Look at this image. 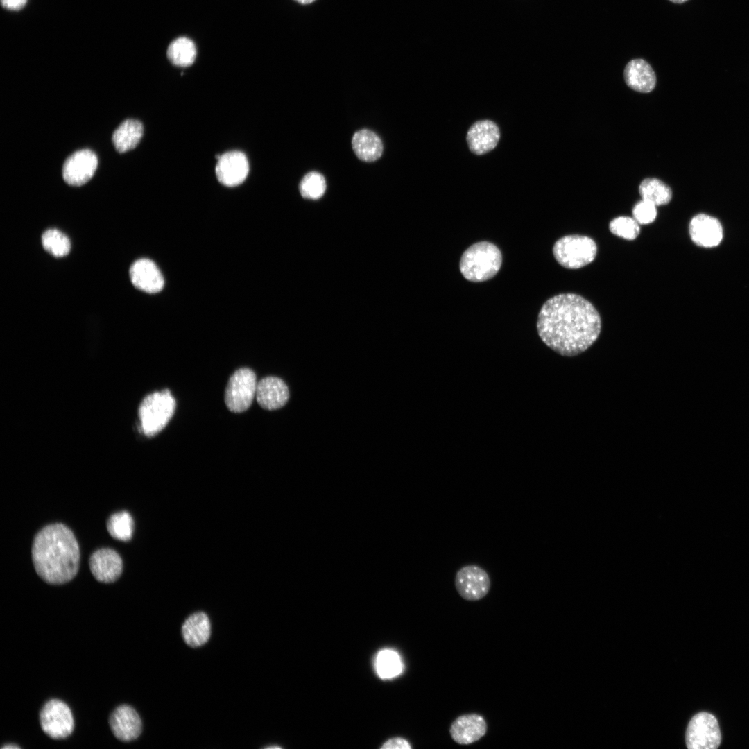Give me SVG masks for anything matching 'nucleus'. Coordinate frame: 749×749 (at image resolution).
Listing matches in <instances>:
<instances>
[{
    "label": "nucleus",
    "mask_w": 749,
    "mask_h": 749,
    "mask_svg": "<svg viewBox=\"0 0 749 749\" xmlns=\"http://www.w3.org/2000/svg\"><path fill=\"white\" fill-rule=\"evenodd\" d=\"M542 341L560 355L573 356L598 338L601 320L594 305L575 293H562L542 305L537 322Z\"/></svg>",
    "instance_id": "1"
},
{
    "label": "nucleus",
    "mask_w": 749,
    "mask_h": 749,
    "mask_svg": "<svg viewBox=\"0 0 749 749\" xmlns=\"http://www.w3.org/2000/svg\"><path fill=\"white\" fill-rule=\"evenodd\" d=\"M31 554L37 574L49 584L68 583L78 573L79 546L72 531L63 524H51L40 530L33 539Z\"/></svg>",
    "instance_id": "2"
},
{
    "label": "nucleus",
    "mask_w": 749,
    "mask_h": 749,
    "mask_svg": "<svg viewBox=\"0 0 749 749\" xmlns=\"http://www.w3.org/2000/svg\"><path fill=\"white\" fill-rule=\"evenodd\" d=\"M502 256L493 243L481 241L470 246L460 261V270L471 282H480L493 277L501 268Z\"/></svg>",
    "instance_id": "3"
},
{
    "label": "nucleus",
    "mask_w": 749,
    "mask_h": 749,
    "mask_svg": "<svg viewBox=\"0 0 749 749\" xmlns=\"http://www.w3.org/2000/svg\"><path fill=\"white\" fill-rule=\"evenodd\" d=\"M175 407V400L168 389L146 395L138 408L141 433L146 437L159 433L173 417Z\"/></svg>",
    "instance_id": "4"
},
{
    "label": "nucleus",
    "mask_w": 749,
    "mask_h": 749,
    "mask_svg": "<svg viewBox=\"0 0 749 749\" xmlns=\"http://www.w3.org/2000/svg\"><path fill=\"white\" fill-rule=\"evenodd\" d=\"M595 241L586 236L568 235L558 239L553 247L557 261L563 267L576 269L590 264L596 255Z\"/></svg>",
    "instance_id": "5"
},
{
    "label": "nucleus",
    "mask_w": 749,
    "mask_h": 749,
    "mask_svg": "<svg viewBox=\"0 0 749 749\" xmlns=\"http://www.w3.org/2000/svg\"><path fill=\"white\" fill-rule=\"evenodd\" d=\"M257 377L249 368L236 370L230 377L225 390L224 400L227 408L232 413L247 411L256 395Z\"/></svg>",
    "instance_id": "6"
},
{
    "label": "nucleus",
    "mask_w": 749,
    "mask_h": 749,
    "mask_svg": "<svg viewBox=\"0 0 749 749\" xmlns=\"http://www.w3.org/2000/svg\"><path fill=\"white\" fill-rule=\"evenodd\" d=\"M721 741L719 724L713 714L701 712L691 718L685 734L689 749H716Z\"/></svg>",
    "instance_id": "7"
},
{
    "label": "nucleus",
    "mask_w": 749,
    "mask_h": 749,
    "mask_svg": "<svg viewBox=\"0 0 749 749\" xmlns=\"http://www.w3.org/2000/svg\"><path fill=\"white\" fill-rule=\"evenodd\" d=\"M40 721L44 733L55 739L69 737L74 728L70 708L58 699H51L44 704L40 713Z\"/></svg>",
    "instance_id": "8"
},
{
    "label": "nucleus",
    "mask_w": 749,
    "mask_h": 749,
    "mask_svg": "<svg viewBox=\"0 0 749 749\" xmlns=\"http://www.w3.org/2000/svg\"><path fill=\"white\" fill-rule=\"evenodd\" d=\"M454 584L458 594L465 600L476 601L489 592L491 580L488 573L476 565L460 568L455 576Z\"/></svg>",
    "instance_id": "9"
},
{
    "label": "nucleus",
    "mask_w": 749,
    "mask_h": 749,
    "mask_svg": "<svg viewBox=\"0 0 749 749\" xmlns=\"http://www.w3.org/2000/svg\"><path fill=\"white\" fill-rule=\"evenodd\" d=\"M98 166L96 155L89 149L78 150L71 155L62 167L64 180L71 186H81L94 175Z\"/></svg>",
    "instance_id": "10"
},
{
    "label": "nucleus",
    "mask_w": 749,
    "mask_h": 749,
    "mask_svg": "<svg viewBox=\"0 0 749 749\" xmlns=\"http://www.w3.org/2000/svg\"><path fill=\"white\" fill-rule=\"evenodd\" d=\"M249 172V164L244 153L230 151L220 156L216 165V175L218 181L227 187H235L241 184Z\"/></svg>",
    "instance_id": "11"
},
{
    "label": "nucleus",
    "mask_w": 749,
    "mask_h": 749,
    "mask_svg": "<svg viewBox=\"0 0 749 749\" xmlns=\"http://www.w3.org/2000/svg\"><path fill=\"white\" fill-rule=\"evenodd\" d=\"M89 564L92 575L99 582L113 583L122 574V559L115 550L110 548L96 550L90 556Z\"/></svg>",
    "instance_id": "12"
},
{
    "label": "nucleus",
    "mask_w": 749,
    "mask_h": 749,
    "mask_svg": "<svg viewBox=\"0 0 749 749\" xmlns=\"http://www.w3.org/2000/svg\"><path fill=\"white\" fill-rule=\"evenodd\" d=\"M487 730L488 725L485 718L477 713L460 715L453 721L449 727L451 739L459 745H469L476 742L485 736Z\"/></svg>",
    "instance_id": "13"
},
{
    "label": "nucleus",
    "mask_w": 749,
    "mask_h": 749,
    "mask_svg": "<svg viewBox=\"0 0 749 749\" xmlns=\"http://www.w3.org/2000/svg\"><path fill=\"white\" fill-rule=\"evenodd\" d=\"M109 723L113 734L122 741L135 740L141 732V720L135 709L128 705L117 707L111 714Z\"/></svg>",
    "instance_id": "14"
},
{
    "label": "nucleus",
    "mask_w": 749,
    "mask_h": 749,
    "mask_svg": "<svg viewBox=\"0 0 749 749\" xmlns=\"http://www.w3.org/2000/svg\"><path fill=\"white\" fill-rule=\"evenodd\" d=\"M256 399L264 409L273 411L283 407L289 399V390L280 378L268 376L257 382Z\"/></svg>",
    "instance_id": "15"
},
{
    "label": "nucleus",
    "mask_w": 749,
    "mask_h": 749,
    "mask_svg": "<svg viewBox=\"0 0 749 749\" xmlns=\"http://www.w3.org/2000/svg\"><path fill=\"white\" fill-rule=\"evenodd\" d=\"M130 279L137 289L148 293L160 292L164 284L163 276L157 265L148 259H140L130 268Z\"/></svg>",
    "instance_id": "16"
},
{
    "label": "nucleus",
    "mask_w": 749,
    "mask_h": 749,
    "mask_svg": "<svg viewBox=\"0 0 749 749\" xmlns=\"http://www.w3.org/2000/svg\"><path fill=\"white\" fill-rule=\"evenodd\" d=\"M689 230L692 241L704 248L715 247L723 239V228L719 221L705 214L692 218Z\"/></svg>",
    "instance_id": "17"
},
{
    "label": "nucleus",
    "mask_w": 749,
    "mask_h": 749,
    "mask_svg": "<svg viewBox=\"0 0 749 749\" xmlns=\"http://www.w3.org/2000/svg\"><path fill=\"white\" fill-rule=\"evenodd\" d=\"M500 138L497 125L490 120L474 123L467 134V142L470 151L476 155L487 153L494 149Z\"/></svg>",
    "instance_id": "18"
},
{
    "label": "nucleus",
    "mask_w": 749,
    "mask_h": 749,
    "mask_svg": "<svg viewBox=\"0 0 749 749\" xmlns=\"http://www.w3.org/2000/svg\"><path fill=\"white\" fill-rule=\"evenodd\" d=\"M623 76L627 85L639 92H650L656 84L654 70L647 61L642 58L629 61L624 68Z\"/></svg>",
    "instance_id": "19"
},
{
    "label": "nucleus",
    "mask_w": 749,
    "mask_h": 749,
    "mask_svg": "<svg viewBox=\"0 0 749 749\" xmlns=\"http://www.w3.org/2000/svg\"><path fill=\"white\" fill-rule=\"evenodd\" d=\"M182 637L191 647L205 644L210 637L211 624L207 615L202 612L190 615L182 627Z\"/></svg>",
    "instance_id": "20"
},
{
    "label": "nucleus",
    "mask_w": 749,
    "mask_h": 749,
    "mask_svg": "<svg viewBox=\"0 0 749 749\" xmlns=\"http://www.w3.org/2000/svg\"><path fill=\"white\" fill-rule=\"evenodd\" d=\"M352 146L356 157L365 162L378 160L383 153V144L379 136L370 130L356 132L352 139Z\"/></svg>",
    "instance_id": "21"
},
{
    "label": "nucleus",
    "mask_w": 749,
    "mask_h": 749,
    "mask_svg": "<svg viewBox=\"0 0 749 749\" xmlns=\"http://www.w3.org/2000/svg\"><path fill=\"white\" fill-rule=\"evenodd\" d=\"M144 127L141 121L130 119L123 121L113 132L112 140L119 153L135 148L143 136Z\"/></svg>",
    "instance_id": "22"
},
{
    "label": "nucleus",
    "mask_w": 749,
    "mask_h": 749,
    "mask_svg": "<svg viewBox=\"0 0 749 749\" xmlns=\"http://www.w3.org/2000/svg\"><path fill=\"white\" fill-rule=\"evenodd\" d=\"M639 192L642 200L655 206L666 205L672 198L671 188L656 178L644 179L639 185Z\"/></svg>",
    "instance_id": "23"
},
{
    "label": "nucleus",
    "mask_w": 749,
    "mask_h": 749,
    "mask_svg": "<svg viewBox=\"0 0 749 749\" xmlns=\"http://www.w3.org/2000/svg\"><path fill=\"white\" fill-rule=\"evenodd\" d=\"M167 57L170 62L178 67L191 65L196 57V48L192 40L187 37H179L173 40L167 49Z\"/></svg>",
    "instance_id": "24"
},
{
    "label": "nucleus",
    "mask_w": 749,
    "mask_h": 749,
    "mask_svg": "<svg viewBox=\"0 0 749 749\" xmlns=\"http://www.w3.org/2000/svg\"><path fill=\"white\" fill-rule=\"evenodd\" d=\"M375 668L381 678L390 679L402 672L403 664L397 652L392 649H384L377 655Z\"/></svg>",
    "instance_id": "25"
},
{
    "label": "nucleus",
    "mask_w": 749,
    "mask_h": 749,
    "mask_svg": "<svg viewBox=\"0 0 749 749\" xmlns=\"http://www.w3.org/2000/svg\"><path fill=\"white\" fill-rule=\"evenodd\" d=\"M107 529L114 539L127 542L132 538L134 521L127 511H120L110 516L107 521Z\"/></svg>",
    "instance_id": "26"
},
{
    "label": "nucleus",
    "mask_w": 749,
    "mask_h": 749,
    "mask_svg": "<svg viewBox=\"0 0 749 749\" xmlns=\"http://www.w3.org/2000/svg\"><path fill=\"white\" fill-rule=\"evenodd\" d=\"M42 243L47 252L58 257L67 255L71 249L69 238L56 229L45 231L42 236Z\"/></svg>",
    "instance_id": "27"
},
{
    "label": "nucleus",
    "mask_w": 749,
    "mask_h": 749,
    "mask_svg": "<svg viewBox=\"0 0 749 749\" xmlns=\"http://www.w3.org/2000/svg\"><path fill=\"white\" fill-rule=\"evenodd\" d=\"M326 187L324 176L318 172L311 171L303 177L299 185V190L303 198L317 200L323 196Z\"/></svg>",
    "instance_id": "28"
},
{
    "label": "nucleus",
    "mask_w": 749,
    "mask_h": 749,
    "mask_svg": "<svg viewBox=\"0 0 749 749\" xmlns=\"http://www.w3.org/2000/svg\"><path fill=\"white\" fill-rule=\"evenodd\" d=\"M610 230L614 235L628 240H633L639 234V223L634 218L619 216L610 223Z\"/></svg>",
    "instance_id": "29"
},
{
    "label": "nucleus",
    "mask_w": 749,
    "mask_h": 749,
    "mask_svg": "<svg viewBox=\"0 0 749 749\" xmlns=\"http://www.w3.org/2000/svg\"><path fill=\"white\" fill-rule=\"evenodd\" d=\"M632 215L639 224L651 223L655 219L657 216L656 206L651 203L642 200L633 207Z\"/></svg>",
    "instance_id": "30"
},
{
    "label": "nucleus",
    "mask_w": 749,
    "mask_h": 749,
    "mask_svg": "<svg viewBox=\"0 0 749 749\" xmlns=\"http://www.w3.org/2000/svg\"><path fill=\"white\" fill-rule=\"evenodd\" d=\"M383 749H410L411 746L407 740L401 737H395L388 740L381 746Z\"/></svg>",
    "instance_id": "31"
},
{
    "label": "nucleus",
    "mask_w": 749,
    "mask_h": 749,
    "mask_svg": "<svg viewBox=\"0 0 749 749\" xmlns=\"http://www.w3.org/2000/svg\"><path fill=\"white\" fill-rule=\"evenodd\" d=\"M2 6L11 10L21 9L26 3L27 0H1Z\"/></svg>",
    "instance_id": "32"
},
{
    "label": "nucleus",
    "mask_w": 749,
    "mask_h": 749,
    "mask_svg": "<svg viewBox=\"0 0 749 749\" xmlns=\"http://www.w3.org/2000/svg\"><path fill=\"white\" fill-rule=\"evenodd\" d=\"M2 748L3 749H8V748L12 749V748H20V747L19 746H17V745H15V744L12 743V744L5 745L4 746L2 747Z\"/></svg>",
    "instance_id": "33"
},
{
    "label": "nucleus",
    "mask_w": 749,
    "mask_h": 749,
    "mask_svg": "<svg viewBox=\"0 0 749 749\" xmlns=\"http://www.w3.org/2000/svg\"><path fill=\"white\" fill-rule=\"evenodd\" d=\"M669 1L673 3L682 4V3H684L687 2V1H688L689 0H669Z\"/></svg>",
    "instance_id": "34"
},
{
    "label": "nucleus",
    "mask_w": 749,
    "mask_h": 749,
    "mask_svg": "<svg viewBox=\"0 0 749 749\" xmlns=\"http://www.w3.org/2000/svg\"><path fill=\"white\" fill-rule=\"evenodd\" d=\"M295 1H297L298 2H299L300 3H302V4H308V3H310L313 2L314 0H295Z\"/></svg>",
    "instance_id": "35"
}]
</instances>
